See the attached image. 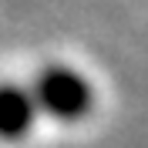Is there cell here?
I'll return each instance as SVG.
<instances>
[{
  "instance_id": "6da1fadb",
  "label": "cell",
  "mask_w": 148,
  "mask_h": 148,
  "mask_svg": "<svg viewBox=\"0 0 148 148\" xmlns=\"http://www.w3.org/2000/svg\"><path fill=\"white\" fill-rule=\"evenodd\" d=\"M34 104L57 121H81L94 104V91L71 67H44L34 84Z\"/></svg>"
},
{
  "instance_id": "7a4b0ae2",
  "label": "cell",
  "mask_w": 148,
  "mask_h": 148,
  "mask_svg": "<svg viewBox=\"0 0 148 148\" xmlns=\"http://www.w3.org/2000/svg\"><path fill=\"white\" fill-rule=\"evenodd\" d=\"M37 118L34 94L17 84H0V138H24Z\"/></svg>"
}]
</instances>
